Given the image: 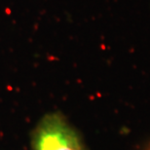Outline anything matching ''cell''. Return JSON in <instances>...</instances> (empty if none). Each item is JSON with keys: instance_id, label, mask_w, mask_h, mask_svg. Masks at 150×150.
Instances as JSON below:
<instances>
[{"instance_id": "obj_1", "label": "cell", "mask_w": 150, "mask_h": 150, "mask_svg": "<svg viewBox=\"0 0 150 150\" xmlns=\"http://www.w3.org/2000/svg\"><path fill=\"white\" fill-rule=\"evenodd\" d=\"M31 150H89L76 129L61 112H49L31 132Z\"/></svg>"}, {"instance_id": "obj_2", "label": "cell", "mask_w": 150, "mask_h": 150, "mask_svg": "<svg viewBox=\"0 0 150 150\" xmlns=\"http://www.w3.org/2000/svg\"><path fill=\"white\" fill-rule=\"evenodd\" d=\"M148 150H150V147H149V148H148Z\"/></svg>"}]
</instances>
